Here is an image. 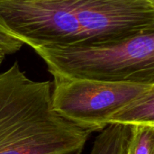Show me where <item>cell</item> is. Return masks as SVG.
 <instances>
[{"label":"cell","mask_w":154,"mask_h":154,"mask_svg":"<svg viewBox=\"0 0 154 154\" xmlns=\"http://www.w3.org/2000/svg\"><path fill=\"white\" fill-rule=\"evenodd\" d=\"M23 46V43L3 32H0V51L5 55L13 54L18 51Z\"/></svg>","instance_id":"obj_8"},{"label":"cell","mask_w":154,"mask_h":154,"mask_svg":"<svg viewBox=\"0 0 154 154\" xmlns=\"http://www.w3.org/2000/svg\"><path fill=\"white\" fill-rule=\"evenodd\" d=\"M154 126V88L138 97L116 114L109 125Z\"/></svg>","instance_id":"obj_5"},{"label":"cell","mask_w":154,"mask_h":154,"mask_svg":"<svg viewBox=\"0 0 154 154\" xmlns=\"http://www.w3.org/2000/svg\"><path fill=\"white\" fill-rule=\"evenodd\" d=\"M79 154H81V153H79Z\"/></svg>","instance_id":"obj_11"},{"label":"cell","mask_w":154,"mask_h":154,"mask_svg":"<svg viewBox=\"0 0 154 154\" xmlns=\"http://www.w3.org/2000/svg\"><path fill=\"white\" fill-rule=\"evenodd\" d=\"M147 1H150V2H152V3H154V0H147Z\"/></svg>","instance_id":"obj_10"},{"label":"cell","mask_w":154,"mask_h":154,"mask_svg":"<svg viewBox=\"0 0 154 154\" xmlns=\"http://www.w3.org/2000/svg\"><path fill=\"white\" fill-rule=\"evenodd\" d=\"M33 50L53 79L154 84V29L113 42Z\"/></svg>","instance_id":"obj_3"},{"label":"cell","mask_w":154,"mask_h":154,"mask_svg":"<svg viewBox=\"0 0 154 154\" xmlns=\"http://www.w3.org/2000/svg\"><path fill=\"white\" fill-rule=\"evenodd\" d=\"M131 126L109 125L96 138L90 154H123Z\"/></svg>","instance_id":"obj_6"},{"label":"cell","mask_w":154,"mask_h":154,"mask_svg":"<svg viewBox=\"0 0 154 154\" xmlns=\"http://www.w3.org/2000/svg\"><path fill=\"white\" fill-rule=\"evenodd\" d=\"M123 154H154V126H131Z\"/></svg>","instance_id":"obj_7"},{"label":"cell","mask_w":154,"mask_h":154,"mask_svg":"<svg viewBox=\"0 0 154 154\" xmlns=\"http://www.w3.org/2000/svg\"><path fill=\"white\" fill-rule=\"evenodd\" d=\"M5 54L2 52V51H0V66H1V64H2V62H3V60H4V59H5Z\"/></svg>","instance_id":"obj_9"},{"label":"cell","mask_w":154,"mask_h":154,"mask_svg":"<svg viewBox=\"0 0 154 154\" xmlns=\"http://www.w3.org/2000/svg\"><path fill=\"white\" fill-rule=\"evenodd\" d=\"M51 84L28 78L17 61L0 73V154L81 153L92 132L51 107Z\"/></svg>","instance_id":"obj_2"},{"label":"cell","mask_w":154,"mask_h":154,"mask_svg":"<svg viewBox=\"0 0 154 154\" xmlns=\"http://www.w3.org/2000/svg\"><path fill=\"white\" fill-rule=\"evenodd\" d=\"M51 107L64 119L92 133L101 132L130 102L154 84L54 79Z\"/></svg>","instance_id":"obj_4"},{"label":"cell","mask_w":154,"mask_h":154,"mask_svg":"<svg viewBox=\"0 0 154 154\" xmlns=\"http://www.w3.org/2000/svg\"><path fill=\"white\" fill-rule=\"evenodd\" d=\"M154 29L147 0H0V32L32 49L121 40Z\"/></svg>","instance_id":"obj_1"}]
</instances>
